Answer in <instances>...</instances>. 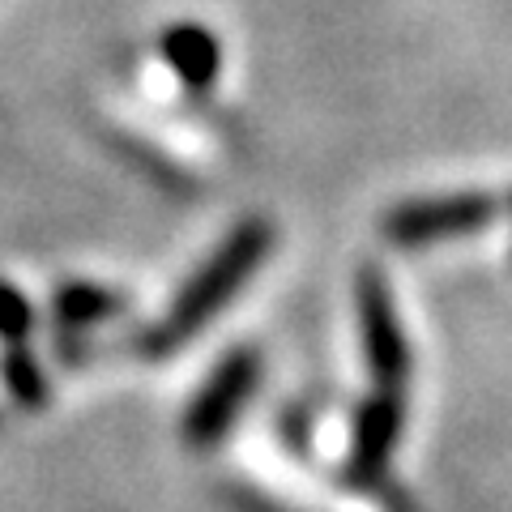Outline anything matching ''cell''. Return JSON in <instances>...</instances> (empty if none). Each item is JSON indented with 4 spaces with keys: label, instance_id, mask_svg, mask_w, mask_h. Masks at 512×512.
Returning a JSON list of instances; mask_svg holds the SVG:
<instances>
[{
    "label": "cell",
    "instance_id": "1",
    "mask_svg": "<svg viewBox=\"0 0 512 512\" xmlns=\"http://www.w3.org/2000/svg\"><path fill=\"white\" fill-rule=\"evenodd\" d=\"M269 244H274L269 222L252 218V222H244V227H235L218 244V252L210 256V261L192 274V282L180 291V299L171 303V312H167L163 325L150 333V350H171V346H180L188 333H197L205 320H210L222 303H227L239 286L248 282L252 269L265 261Z\"/></svg>",
    "mask_w": 512,
    "mask_h": 512
},
{
    "label": "cell",
    "instance_id": "4",
    "mask_svg": "<svg viewBox=\"0 0 512 512\" xmlns=\"http://www.w3.org/2000/svg\"><path fill=\"white\" fill-rule=\"evenodd\" d=\"M163 60L171 64V73L180 77V86L201 94L218 82V69H222V47L205 26L197 22H180L163 35Z\"/></svg>",
    "mask_w": 512,
    "mask_h": 512
},
{
    "label": "cell",
    "instance_id": "2",
    "mask_svg": "<svg viewBox=\"0 0 512 512\" xmlns=\"http://www.w3.org/2000/svg\"><path fill=\"white\" fill-rule=\"evenodd\" d=\"M495 218V197L487 192H453V197H431V201H406L384 214V235L397 248H427L440 239L470 235L487 227Z\"/></svg>",
    "mask_w": 512,
    "mask_h": 512
},
{
    "label": "cell",
    "instance_id": "3",
    "mask_svg": "<svg viewBox=\"0 0 512 512\" xmlns=\"http://www.w3.org/2000/svg\"><path fill=\"white\" fill-rule=\"evenodd\" d=\"M359 320H363V342H367V355H372L376 376L389 389H397L406 380V342L393 312V295L376 278V269H367L359 278Z\"/></svg>",
    "mask_w": 512,
    "mask_h": 512
},
{
    "label": "cell",
    "instance_id": "5",
    "mask_svg": "<svg viewBox=\"0 0 512 512\" xmlns=\"http://www.w3.org/2000/svg\"><path fill=\"white\" fill-rule=\"evenodd\" d=\"M252 380H256V355H235L222 363L218 376L210 380V389L192 406V436H214V431L231 419V410L244 402Z\"/></svg>",
    "mask_w": 512,
    "mask_h": 512
},
{
    "label": "cell",
    "instance_id": "6",
    "mask_svg": "<svg viewBox=\"0 0 512 512\" xmlns=\"http://www.w3.org/2000/svg\"><path fill=\"white\" fill-rule=\"evenodd\" d=\"M107 312H116V299H111L107 291H99V286H90V282H73L69 291H60V299H56V316L73 320V325L99 320Z\"/></svg>",
    "mask_w": 512,
    "mask_h": 512
},
{
    "label": "cell",
    "instance_id": "7",
    "mask_svg": "<svg viewBox=\"0 0 512 512\" xmlns=\"http://www.w3.org/2000/svg\"><path fill=\"white\" fill-rule=\"evenodd\" d=\"M26 329H30V303L13 286H0V338L22 342Z\"/></svg>",
    "mask_w": 512,
    "mask_h": 512
}]
</instances>
